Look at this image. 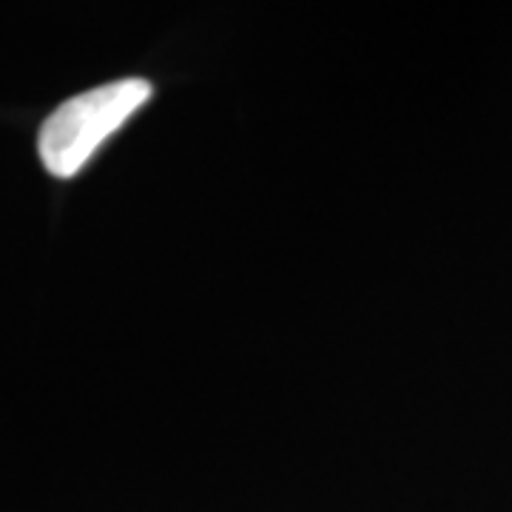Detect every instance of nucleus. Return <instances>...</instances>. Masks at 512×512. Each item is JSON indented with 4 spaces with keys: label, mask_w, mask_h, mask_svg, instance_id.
Segmentation results:
<instances>
[{
    "label": "nucleus",
    "mask_w": 512,
    "mask_h": 512,
    "mask_svg": "<svg viewBox=\"0 0 512 512\" xmlns=\"http://www.w3.org/2000/svg\"><path fill=\"white\" fill-rule=\"evenodd\" d=\"M151 83L143 77H126L97 86L92 92L60 103L40 128L37 154L52 177L69 180L80 174L100 146L114 137L128 120L151 100Z\"/></svg>",
    "instance_id": "1"
}]
</instances>
